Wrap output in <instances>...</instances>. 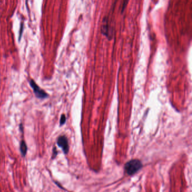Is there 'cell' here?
Instances as JSON below:
<instances>
[{
    "label": "cell",
    "instance_id": "cell-3",
    "mask_svg": "<svg viewBox=\"0 0 192 192\" xmlns=\"http://www.w3.org/2000/svg\"><path fill=\"white\" fill-rule=\"evenodd\" d=\"M57 145L60 148H61L64 154H67L68 153L70 149L68 140L65 136H60L58 137L57 140Z\"/></svg>",
    "mask_w": 192,
    "mask_h": 192
},
{
    "label": "cell",
    "instance_id": "cell-8",
    "mask_svg": "<svg viewBox=\"0 0 192 192\" xmlns=\"http://www.w3.org/2000/svg\"><path fill=\"white\" fill-rule=\"evenodd\" d=\"M19 130L22 133H23V124H20L19 125Z\"/></svg>",
    "mask_w": 192,
    "mask_h": 192
},
{
    "label": "cell",
    "instance_id": "cell-4",
    "mask_svg": "<svg viewBox=\"0 0 192 192\" xmlns=\"http://www.w3.org/2000/svg\"><path fill=\"white\" fill-rule=\"evenodd\" d=\"M101 32L102 33L107 37L110 36V31L109 26L108 19L107 17H105L103 21V24L101 26Z\"/></svg>",
    "mask_w": 192,
    "mask_h": 192
},
{
    "label": "cell",
    "instance_id": "cell-1",
    "mask_svg": "<svg viewBox=\"0 0 192 192\" xmlns=\"http://www.w3.org/2000/svg\"><path fill=\"white\" fill-rule=\"evenodd\" d=\"M143 167V164L141 162L137 159L131 160L128 161L125 165V170L127 174L132 175L135 174Z\"/></svg>",
    "mask_w": 192,
    "mask_h": 192
},
{
    "label": "cell",
    "instance_id": "cell-7",
    "mask_svg": "<svg viewBox=\"0 0 192 192\" xmlns=\"http://www.w3.org/2000/svg\"><path fill=\"white\" fill-rule=\"evenodd\" d=\"M57 154V148L55 147H54L53 148V154H52V158H55Z\"/></svg>",
    "mask_w": 192,
    "mask_h": 192
},
{
    "label": "cell",
    "instance_id": "cell-5",
    "mask_svg": "<svg viewBox=\"0 0 192 192\" xmlns=\"http://www.w3.org/2000/svg\"><path fill=\"white\" fill-rule=\"evenodd\" d=\"M27 150H28V147H27L26 142L24 140H22L20 143V151L23 157H25L26 156Z\"/></svg>",
    "mask_w": 192,
    "mask_h": 192
},
{
    "label": "cell",
    "instance_id": "cell-2",
    "mask_svg": "<svg viewBox=\"0 0 192 192\" xmlns=\"http://www.w3.org/2000/svg\"><path fill=\"white\" fill-rule=\"evenodd\" d=\"M29 83L32 89L33 90V93H35V96L37 98L41 99L48 98L49 95L44 90L41 89L39 86L36 84V83L33 79H30L29 81Z\"/></svg>",
    "mask_w": 192,
    "mask_h": 192
},
{
    "label": "cell",
    "instance_id": "cell-6",
    "mask_svg": "<svg viewBox=\"0 0 192 192\" xmlns=\"http://www.w3.org/2000/svg\"><path fill=\"white\" fill-rule=\"evenodd\" d=\"M66 120H67V119H66V115L64 114H62L61 117H60V126L66 123Z\"/></svg>",
    "mask_w": 192,
    "mask_h": 192
}]
</instances>
